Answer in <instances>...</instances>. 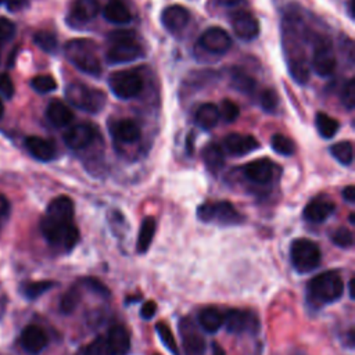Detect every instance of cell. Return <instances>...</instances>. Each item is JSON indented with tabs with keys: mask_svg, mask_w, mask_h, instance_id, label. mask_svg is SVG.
<instances>
[{
	"mask_svg": "<svg viewBox=\"0 0 355 355\" xmlns=\"http://www.w3.org/2000/svg\"><path fill=\"white\" fill-rule=\"evenodd\" d=\"M3 112H5V105H3V101H2V99H0V118L3 116Z\"/></svg>",
	"mask_w": 355,
	"mask_h": 355,
	"instance_id": "obj_57",
	"label": "cell"
},
{
	"mask_svg": "<svg viewBox=\"0 0 355 355\" xmlns=\"http://www.w3.org/2000/svg\"><path fill=\"white\" fill-rule=\"evenodd\" d=\"M348 292H349V298L354 300L355 298L354 297V279H351L349 283H348Z\"/></svg>",
	"mask_w": 355,
	"mask_h": 355,
	"instance_id": "obj_55",
	"label": "cell"
},
{
	"mask_svg": "<svg viewBox=\"0 0 355 355\" xmlns=\"http://www.w3.org/2000/svg\"><path fill=\"white\" fill-rule=\"evenodd\" d=\"M14 35H16V26L10 20L0 17V45L10 41Z\"/></svg>",
	"mask_w": 355,
	"mask_h": 355,
	"instance_id": "obj_45",
	"label": "cell"
},
{
	"mask_svg": "<svg viewBox=\"0 0 355 355\" xmlns=\"http://www.w3.org/2000/svg\"><path fill=\"white\" fill-rule=\"evenodd\" d=\"M77 355H105V340L104 337H97L88 345L79 349Z\"/></svg>",
	"mask_w": 355,
	"mask_h": 355,
	"instance_id": "obj_43",
	"label": "cell"
},
{
	"mask_svg": "<svg viewBox=\"0 0 355 355\" xmlns=\"http://www.w3.org/2000/svg\"><path fill=\"white\" fill-rule=\"evenodd\" d=\"M290 260L297 272L308 274L319 267L322 253L315 242L310 239H297L292 243Z\"/></svg>",
	"mask_w": 355,
	"mask_h": 355,
	"instance_id": "obj_7",
	"label": "cell"
},
{
	"mask_svg": "<svg viewBox=\"0 0 355 355\" xmlns=\"http://www.w3.org/2000/svg\"><path fill=\"white\" fill-rule=\"evenodd\" d=\"M199 325L207 333H215L223 325V314L215 307L204 308L199 312Z\"/></svg>",
	"mask_w": 355,
	"mask_h": 355,
	"instance_id": "obj_28",
	"label": "cell"
},
{
	"mask_svg": "<svg viewBox=\"0 0 355 355\" xmlns=\"http://www.w3.org/2000/svg\"><path fill=\"white\" fill-rule=\"evenodd\" d=\"M156 332H157L160 340L163 341V344L165 345V348H167L172 355H181L179 348H178V343H176V340H175V336H174L171 327H170L167 323L159 322V323L156 325Z\"/></svg>",
	"mask_w": 355,
	"mask_h": 355,
	"instance_id": "obj_34",
	"label": "cell"
},
{
	"mask_svg": "<svg viewBox=\"0 0 355 355\" xmlns=\"http://www.w3.org/2000/svg\"><path fill=\"white\" fill-rule=\"evenodd\" d=\"M332 242L341 249H349L354 245V234L347 227H338L332 233Z\"/></svg>",
	"mask_w": 355,
	"mask_h": 355,
	"instance_id": "obj_40",
	"label": "cell"
},
{
	"mask_svg": "<svg viewBox=\"0 0 355 355\" xmlns=\"http://www.w3.org/2000/svg\"><path fill=\"white\" fill-rule=\"evenodd\" d=\"M341 103L347 110H354L355 107V79L351 78L343 88L341 92Z\"/></svg>",
	"mask_w": 355,
	"mask_h": 355,
	"instance_id": "obj_42",
	"label": "cell"
},
{
	"mask_svg": "<svg viewBox=\"0 0 355 355\" xmlns=\"http://www.w3.org/2000/svg\"><path fill=\"white\" fill-rule=\"evenodd\" d=\"M82 283H83L88 289H90L93 293H96L97 296H100V297H108V296H110V290H108L100 281H97V279H94V278H85V279L82 281Z\"/></svg>",
	"mask_w": 355,
	"mask_h": 355,
	"instance_id": "obj_46",
	"label": "cell"
},
{
	"mask_svg": "<svg viewBox=\"0 0 355 355\" xmlns=\"http://www.w3.org/2000/svg\"><path fill=\"white\" fill-rule=\"evenodd\" d=\"M154 355H160V354H154Z\"/></svg>",
	"mask_w": 355,
	"mask_h": 355,
	"instance_id": "obj_60",
	"label": "cell"
},
{
	"mask_svg": "<svg viewBox=\"0 0 355 355\" xmlns=\"http://www.w3.org/2000/svg\"><path fill=\"white\" fill-rule=\"evenodd\" d=\"M232 28L234 35L238 37L242 41H253L258 37L260 34V24L258 20L249 12L241 10V12H236L232 16Z\"/></svg>",
	"mask_w": 355,
	"mask_h": 355,
	"instance_id": "obj_13",
	"label": "cell"
},
{
	"mask_svg": "<svg viewBox=\"0 0 355 355\" xmlns=\"http://www.w3.org/2000/svg\"><path fill=\"white\" fill-rule=\"evenodd\" d=\"M230 78H232V86L236 90H239L242 93L250 94L257 88L256 79L253 77H250L246 71L241 70V68H233L232 74H230Z\"/></svg>",
	"mask_w": 355,
	"mask_h": 355,
	"instance_id": "obj_29",
	"label": "cell"
},
{
	"mask_svg": "<svg viewBox=\"0 0 355 355\" xmlns=\"http://www.w3.org/2000/svg\"><path fill=\"white\" fill-rule=\"evenodd\" d=\"M271 146H272V150L281 156L289 157L296 153V143L290 138L282 134H276L272 136Z\"/></svg>",
	"mask_w": 355,
	"mask_h": 355,
	"instance_id": "obj_35",
	"label": "cell"
},
{
	"mask_svg": "<svg viewBox=\"0 0 355 355\" xmlns=\"http://www.w3.org/2000/svg\"><path fill=\"white\" fill-rule=\"evenodd\" d=\"M110 132L114 136V139H116L118 142H123V143L138 142L142 136V131H141L139 125L131 120H121V121L114 123L111 125Z\"/></svg>",
	"mask_w": 355,
	"mask_h": 355,
	"instance_id": "obj_22",
	"label": "cell"
},
{
	"mask_svg": "<svg viewBox=\"0 0 355 355\" xmlns=\"http://www.w3.org/2000/svg\"><path fill=\"white\" fill-rule=\"evenodd\" d=\"M96 136L97 131L92 124L81 123L74 125L64 134V142L72 150H82L90 146Z\"/></svg>",
	"mask_w": 355,
	"mask_h": 355,
	"instance_id": "obj_14",
	"label": "cell"
},
{
	"mask_svg": "<svg viewBox=\"0 0 355 355\" xmlns=\"http://www.w3.org/2000/svg\"><path fill=\"white\" fill-rule=\"evenodd\" d=\"M199 46L208 53L223 54L230 49L232 39L225 30L219 27H212L201 34V37L199 38Z\"/></svg>",
	"mask_w": 355,
	"mask_h": 355,
	"instance_id": "obj_12",
	"label": "cell"
},
{
	"mask_svg": "<svg viewBox=\"0 0 355 355\" xmlns=\"http://www.w3.org/2000/svg\"><path fill=\"white\" fill-rule=\"evenodd\" d=\"M219 110L212 103H204L196 111V124L204 131L214 130L219 123Z\"/></svg>",
	"mask_w": 355,
	"mask_h": 355,
	"instance_id": "obj_26",
	"label": "cell"
},
{
	"mask_svg": "<svg viewBox=\"0 0 355 355\" xmlns=\"http://www.w3.org/2000/svg\"><path fill=\"white\" fill-rule=\"evenodd\" d=\"M41 230L49 245L70 252L79 241V230L74 223V203L67 196L56 197L48 205L41 221Z\"/></svg>",
	"mask_w": 355,
	"mask_h": 355,
	"instance_id": "obj_1",
	"label": "cell"
},
{
	"mask_svg": "<svg viewBox=\"0 0 355 355\" xmlns=\"http://www.w3.org/2000/svg\"><path fill=\"white\" fill-rule=\"evenodd\" d=\"M79 301H81V290L78 286H74L61 297L60 311L65 315H70L77 310Z\"/></svg>",
	"mask_w": 355,
	"mask_h": 355,
	"instance_id": "obj_36",
	"label": "cell"
},
{
	"mask_svg": "<svg viewBox=\"0 0 355 355\" xmlns=\"http://www.w3.org/2000/svg\"><path fill=\"white\" fill-rule=\"evenodd\" d=\"M5 3L8 5V9L10 12H20L28 6L30 0H6Z\"/></svg>",
	"mask_w": 355,
	"mask_h": 355,
	"instance_id": "obj_50",
	"label": "cell"
},
{
	"mask_svg": "<svg viewBox=\"0 0 355 355\" xmlns=\"http://www.w3.org/2000/svg\"><path fill=\"white\" fill-rule=\"evenodd\" d=\"M260 148L258 141L252 135L230 134L223 141V152L234 157H243Z\"/></svg>",
	"mask_w": 355,
	"mask_h": 355,
	"instance_id": "obj_16",
	"label": "cell"
},
{
	"mask_svg": "<svg viewBox=\"0 0 355 355\" xmlns=\"http://www.w3.org/2000/svg\"><path fill=\"white\" fill-rule=\"evenodd\" d=\"M278 101H279V99L274 89H267L261 93L260 103H261V107L264 111L275 112V110L278 108Z\"/></svg>",
	"mask_w": 355,
	"mask_h": 355,
	"instance_id": "obj_44",
	"label": "cell"
},
{
	"mask_svg": "<svg viewBox=\"0 0 355 355\" xmlns=\"http://www.w3.org/2000/svg\"><path fill=\"white\" fill-rule=\"evenodd\" d=\"M26 146L32 157H35L39 161H52L56 157V148L54 145L43 139L41 136H30L26 141Z\"/></svg>",
	"mask_w": 355,
	"mask_h": 355,
	"instance_id": "obj_25",
	"label": "cell"
},
{
	"mask_svg": "<svg viewBox=\"0 0 355 355\" xmlns=\"http://www.w3.org/2000/svg\"><path fill=\"white\" fill-rule=\"evenodd\" d=\"M343 199L349 203V204H354L355 203V187L352 185L344 187L343 190Z\"/></svg>",
	"mask_w": 355,
	"mask_h": 355,
	"instance_id": "obj_51",
	"label": "cell"
},
{
	"mask_svg": "<svg viewBox=\"0 0 355 355\" xmlns=\"http://www.w3.org/2000/svg\"><path fill=\"white\" fill-rule=\"evenodd\" d=\"M46 116L52 125L56 128L67 127L72 120L74 114L71 108L61 100H52L46 108Z\"/></svg>",
	"mask_w": 355,
	"mask_h": 355,
	"instance_id": "obj_23",
	"label": "cell"
},
{
	"mask_svg": "<svg viewBox=\"0 0 355 355\" xmlns=\"http://www.w3.org/2000/svg\"><path fill=\"white\" fill-rule=\"evenodd\" d=\"M100 12L99 0H74L68 14V23L74 27L88 24Z\"/></svg>",
	"mask_w": 355,
	"mask_h": 355,
	"instance_id": "obj_17",
	"label": "cell"
},
{
	"mask_svg": "<svg viewBox=\"0 0 355 355\" xmlns=\"http://www.w3.org/2000/svg\"><path fill=\"white\" fill-rule=\"evenodd\" d=\"M20 341H21L23 348L28 354L38 355L48 347L49 338L42 327H39L37 325H30L23 330Z\"/></svg>",
	"mask_w": 355,
	"mask_h": 355,
	"instance_id": "obj_19",
	"label": "cell"
},
{
	"mask_svg": "<svg viewBox=\"0 0 355 355\" xmlns=\"http://www.w3.org/2000/svg\"><path fill=\"white\" fill-rule=\"evenodd\" d=\"M330 154L343 165H351L354 160V148L351 142H338L330 146Z\"/></svg>",
	"mask_w": 355,
	"mask_h": 355,
	"instance_id": "obj_33",
	"label": "cell"
},
{
	"mask_svg": "<svg viewBox=\"0 0 355 355\" xmlns=\"http://www.w3.org/2000/svg\"><path fill=\"white\" fill-rule=\"evenodd\" d=\"M65 97L71 105L90 114L100 112L107 100L101 90L86 86L81 82L70 83L65 89Z\"/></svg>",
	"mask_w": 355,
	"mask_h": 355,
	"instance_id": "obj_5",
	"label": "cell"
},
{
	"mask_svg": "<svg viewBox=\"0 0 355 355\" xmlns=\"http://www.w3.org/2000/svg\"><path fill=\"white\" fill-rule=\"evenodd\" d=\"M156 219L152 216H148L143 219L141 230H139V238H138V252L141 254L146 253L153 242L154 233H156Z\"/></svg>",
	"mask_w": 355,
	"mask_h": 355,
	"instance_id": "obj_31",
	"label": "cell"
},
{
	"mask_svg": "<svg viewBox=\"0 0 355 355\" xmlns=\"http://www.w3.org/2000/svg\"><path fill=\"white\" fill-rule=\"evenodd\" d=\"M105 340V355H128L131 349V336L123 325H114Z\"/></svg>",
	"mask_w": 355,
	"mask_h": 355,
	"instance_id": "obj_15",
	"label": "cell"
},
{
	"mask_svg": "<svg viewBox=\"0 0 355 355\" xmlns=\"http://www.w3.org/2000/svg\"><path fill=\"white\" fill-rule=\"evenodd\" d=\"M308 300L318 305L337 301L344 293V283L336 271H327L316 275L307 285Z\"/></svg>",
	"mask_w": 355,
	"mask_h": 355,
	"instance_id": "obj_3",
	"label": "cell"
},
{
	"mask_svg": "<svg viewBox=\"0 0 355 355\" xmlns=\"http://www.w3.org/2000/svg\"><path fill=\"white\" fill-rule=\"evenodd\" d=\"M348 13H349V17L354 19V0H348Z\"/></svg>",
	"mask_w": 355,
	"mask_h": 355,
	"instance_id": "obj_56",
	"label": "cell"
},
{
	"mask_svg": "<svg viewBox=\"0 0 355 355\" xmlns=\"http://www.w3.org/2000/svg\"><path fill=\"white\" fill-rule=\"evenodd\" d=\"M156 311H157V304L154 301H148L143 304L141 315L143 319H152L156 315Z\"/></svg>",
	"mask_w": 355,
	"mask_h": 355,
	"instance_id": "obj_49",
	"label": "cell"
},
{
	"mask_svg": "<svg viewBox=\"0 0 355 355\" xmlns=\"http://www.w3.org/2000/svg\"><path fill=\"white\" fill-rule=\"evenodd\" d=\"M6 2V0H0V3H5Z\"/></svg>",
	"mask_w": 355,
	"mask_h": 355,
	"instance_id": "obj_59",
	"label": "cell"
},
{
	"mask_svg": "<svg viewBox=\"0 0 355 355\" xmlns=\"http://www.w3.org/2000/svg\"><path fill=\"white\" fill-rule=\"evenodd\" d=\"M289 70L293 79L301 85L307 83L310 79V65L307 63V59L304 54L292 56L289 59Z\"/></svg>",
	"mask_w": 355,
	"mask_h": 355,
	"instance_id": "obj_30",
	"label": "cell"
},
{
	"mask_svg": "<svg viewBox=\"0 0 355 355\" xmlns=\"http://www.w3.org/2000/svg\"><path fill=\"white\" fill-rule=\"evenodd\" d=\"M9 210H10V203H9V200H8L3 194H0V218L8 215Z\"/></svg>",
	"mask_w": 355,
	"mask_h": 355,
	"instance_id": "obj_52",
	"label": "cell"
},
{
	"mask_svg": "<svg viewBox=\"0 0 355 355\" xmlns=\"http://www.w3.org/2000/svg\"><path fill=\"white\" fill-rule=\"evenodd\" d=\"M212 355H225V351L221 345H218L216 343L212 344Z\"/></svg>",
	"mask_w": 355,
	"mask_h": 355,
	"instance_id": "obj_54",
	"label": "cell"
},
{
	"mask_svg": "<svg viewBox=\"0 0 355 355\" xmlns=\"http://www.w3.org/2000/svg\"><path fill=\"white\" fill-rule=\"evenodd\" d=\"M218 110H219V116H222V120L225 123H234L241 115V110H239L238 104L233 103L229 99L222 100L221 108H218Z\"/></svg>",
	"mask_w": 355,
	"mask_h": 355,
	"instance_id": "obj_39",
	"label": "cell"
},
{
	"mask_svg": "<svg viewBox=\"0 0 355 355\" xmlns=\"http://www.w3.org/2000/svg\"><path fill=\"white\" fill-rule=\"evenodd\" d=\"M216 2L222 6H226V8H232V6H236L239 5L242 0H216Z\"/></svg>",
	"mask_w": 355,
	"mask_h": 355,
	"instance_id": "obj_53",
	"label": "cell"
},
{
	"mask_svg": "<svg viewBox=\"0 0 355 355\" xmlns=\"http://www.w3.org/2000/svg\"><path fill=\"white\" fill-rule=\"evenodd\" d=\"M179 333L185 355H203L205 352V340L192 319L183 318L179 322Z\"/></svg>",
	"mask_w": 355,
	"mask_h": 355,
	"instance_id": "obj_11",
	"label": "cell"
},
{
	"mask_svg": "<svg viewBox=\"0 0 355 355\" xmlns=\"http://www.w3.org/2000/svg\"><path fill=\"white\" fill-rule=\"evenodd\" d=\"M340 45H341L343 52L345 50L348 63H349V64H354V42H352L349 38H344V39L340 41Z\"/></svg>",
	"mask_w": 355,
	"mask_h": 355,
	"instance_id": "obj_48",
	"label": "cell"
},
{
	"mask_svg": "<svg viewBox=\"0 0 355 355\" xmlns=\"http://www.w3.org/2000/svg\"><path fill=\"white\" fill-rule=\"evenodd\" d=\"M336 210V205L327 197L319 196L311 200L304 208V218L311 223L325 222Z\"/></svg>",
	"mask_w": 355,
	"mask_h": 355,
	"instance_id": "obj_20",
	"label": "cell"
},
{
	"mask_svg": "<svg viewBox=\"0 0 355 355\" xmlns=\"http://www.w3.org/2000/svg\"><path fill=\"white\" fill-rule=\"evenodd\" d=\"M56 283L50 281H39V282H31L24 286V294L30 300H35L45 293H48Z\"/></svg>",
	"mask_w": 355,
	"mask_h": 355,
	"instance_id": "obj_38",
	"label": "cell"
},
{
	"mask_svg": "<svg viewBox=\"0 0 355 355\" xmlns=\"http://www.w3.org/2000/svg\"><path fill=\"white\" fill-rule=\"evenodd\" d=\"M223 325L233 334H257L261 326L258 315L249 310H229L223 315Z\"/></svg>",
	"mask_w": 355,
	"mask_h": 355,
	"instance_id": "obj_9",
	"label": "cell"
},
{
	"mask_svg": "<svg viewBox=\"0 0 355 355\" xmlns=\"http://www.w3.org/2000/svg\"><path fill=\"white\" fill-rule=\"evenodd\" d=\"M103 14L108 23L115 26H125L132 20L131 10L123 0H110L103 10Z\"/></svg>",
	"mask_w": 355,
	"mask_h": 355,
	"instance_id": "obj_24",
	"label": "cell"
},
{
	"mask_svg": "<svg viewBox=\"0 0 355 355\" xmlns=\"http://www.w3.org/2000/svg\"><path fill=\"white\" fill-rule=\"evenodd\" d=\"M315 125L318 130V134L323 138V139H332L336 136V134L338 132L340 124L334 118L329 116L325 112H318L316 118H315Z\"/></svg>",
	"mask_w": 355,
	"mask_h": 355,
	"instance_id": "obj_32",
	"label": "cell"
},
{
	"mask_svg": "<svg viewBox=\"0 0 355 355\" xmlns=\"http://www.w3.org/2000/svg\"><path fill=\"white\" fill-rule=\"evenodd\" d=\"M275 170L276 167L270 159H260L245 165L243 172L249 181L258 185H265L272 181Z\"/></svg>",
	"mask_w": 355,
	"mask_h": 355,
	"instance_id": "obj_18",
	"label": "cell"
},
{
	"mask_svg": "<svg viewBox=\"0 0 355 355\" xmlns=\"http://www.w3.org/2000/svg\"><path fill=\"white\" fill-rule=\"evenodd\" d=\"M201 157H203V161H204V165L207 167V170L214 175H216L225 165V152L216 143L207 145L203 149Z\"/></svg>",
	"mask_w": 355,
	"mask_h": 355,
	"instance_id": "obj_27",
	"label": "cell"
},
{
	"mask_svg": "<svg viewBox=\"0 0 355 355\" xmlns=\"http://www.w3.org/2000/svg\"><path fill=\"white\" fill-rule=\"evenodd\" d=\"M349 222H351V223H355V219H354V214H351V215H349Z\"/></svg>",
	"mask_w": 355,
	"mask_h": 355,
	"instance_id": "obj_58",
	"label": "cell"
},
{
	"mask_svg": "<svg viewBox=\"0 0 355 355\" xmlns=\"http://www.w3.org/2000/svg\"><path fill=\"white\" fill-rule=\"evenodd\" d=\"M31 86L38 93H50L57 89V82L52 75H38L31 81Z\"/></svg>",
	"mask_w": 355,
	"mask_h": 355,
	"instance_id": "obj_41",
	"label": "cell"
},
{
	"mask_svg": "<svg viewBox=\"0 0 355 355\" xmlns=\"http://www.w3.org/2000/svg\"><path fill=\"white\" fill-rule=\"evenodd\" d=\"M65 57L83 74L99 77L101 74V63L97 56V46L90 39H72L65 48Z\"/></svg>",
	"mask_w": 355,
	"mask_h": 355,
	"instance_id": "obj_2",
	"label": "cell"
},
{
	"mask_svg": "<svg viewBox=\"0 0 355 355\" xmlns=\"http://www.w3.org/2000/svg\"><path fill=\"white\" fill-rule=\"evenodd\" d=\"M14 83L9 74H0V94L6 99H12L14 94Z\"/></svg>",
	"mask_w": 355,
	"mask_h": 355,
	"instance_id": "obj_47",
	"label": "cell"
},
{
	"mask_svg": "<svg viewBox=\"0 0 355 355\" xmlns=\"http://www.w3.org/2000/svg\"><path fill=\"white\" fill-rule=\"evenodd\" d=\"M337 61L333 52L332 43L325 39H316L314 45V54H312V70L322 78L333 75L336 70Z\"/></svg>",
	"mask_w": 355,
	"mask_h": 355,
	"instance_id": "obj_10",
	"label": "cell"
},
{
	"mask_svg": "<svg viewBox=\"0 0 355 355\" xmlns=\"http://www.w3.org/2000/svg\"><path fill=\"white\" fill-rule=\"evenodd\" d=\"M34 42L46 53H54L57 50V38L49 31H39L34 35Z\"/></svg>",
	"mask_w": 355,
	"mask_h": 355,
	"instance_id": "obj_37",
	"label": "cell"
},
{
	"mask_svg": "<svg viewBox=\"0 0 355 355\" xmlns=\"http://www.w3.org/2000/svg\"><path fill=\"white\" fill-rule=\"evenodd\" d=\"M111 46L105 57L111 64H127L143 56V49L138 43L136 37L131 31H116L110 35Z\"/></svg>",
	"mask_w": 355,
	"mask_h": 355,
	"instance_id": "obj_4",
	"label": "cell"
},
{
	"mask_svg": "<svg viewBox=\"0 0 355 355\" xmlns=\"http://www.w3.org/2000/svg\"><path fill=\"white\" fill-rule=\"evenodd\" d=\"M190 20L189 12L179 5L170 6L164 9L161 13V23L165 30H168L171 34H179L185 30Z\"/></svg>",
	"mask_w": 355,
	"mask_h": 355,
	"instance_id": "obj_21",
	"label": "cell"
},
{
	"mask_svg": "<svg viewBox=\"0 0 355 355\" xmlns=\"http://www.w3.org/2000/svg\"><path fill=\"white\" fill-rule=\"evenodd\" d=\"M108 85L115 97L130 100L143 90V78L132 70L116 71L110 77Z\"/></svg>",
	"mask_w": 355,
	"mask_h": 355,
	"instance_id": "obj_8",
	"label": "cell"
},
{
	"mask_svg": "<svg viewBox=\"0 0 355 355\" xmlns=\"http://www.w3.org/2000/svg\"><path fill=\"white\" fill-rule=\"evenodd\" d=\"M197 216L203 222H212L223 226L241 225L245 222V216L229 201L204 203L199 207Z\"/></svg>",
	"mask_w": 355,
	"mask_h": 355,
	"instance_id": "obj_6",
	"label": "cell"
}]
</instances>
